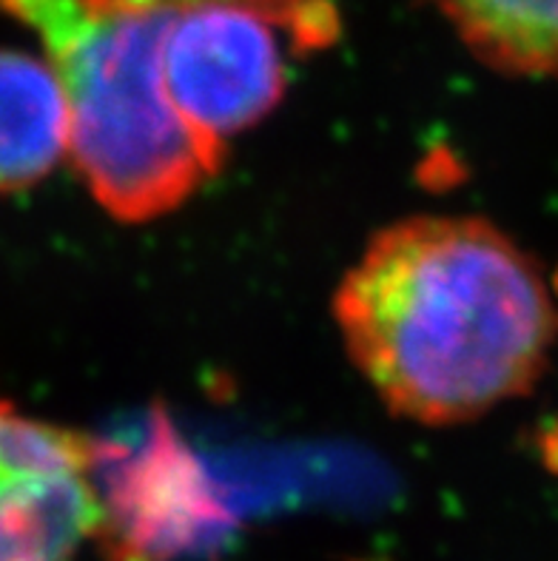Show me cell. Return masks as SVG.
<instances>
[{
  "instance_id": "5",
  "label": "cell",
  "mask_w": 558,
  "mask_h": 561,
  "mask_svg": "<svg viewBox=\"0 0 558 561\" xmlns=\"http://www.w3.org/2000/svg\"><path fill=\"white\" fill-rule=\"evenodd\" d=\"M94 439L0 399V561H75L94 539Z\"/></svg>"
},
{
  "instance_id": "2",
  "label": "cell",
  "mask_w": 558,
  "mask_h": 561,
  "mask_svg": "<svg viewBox=\"0 0 558 561\" xmlns=\"http://www.w3.org/2000/svg\"><path fill=\"white\" fill-rule=\"evenodd\" d=\"M32 28L69 103L71 160L94 199L123 222L163 217L219 169L171 103L163 41L174 12H98L86 0H0Z\"/></svg>"
},
{
  "instance_id": "4",
  "label": "cell",
  "mask_w": 558,
  "mask_h": 561,
  "mask_svg": "<svg viewBox=\"0 0 558 561\" xmlns=\"http://www.w3.org/2000/svg\"><path fill=\"white\" fill-rule=\"evenodd\" d=\"M163 78L203 140H226L254 126L285 92L283 55L260 14L237 7L180 9L163 41Z\"/></svg>"
},
{
  "instance_id": "1",
  "label": "cell",
  "mask_w": 558,
  "mask_h": 561,
  "mask_svg": "<svg viewBox=\"0 0 558 561\" xmlns=\"http://www.w3.org/2000/svg\"><path fill=\"white\" fill-rule=\"evenodd\" d=\"M337 322L382 402L424 425L531 391L558 334L531 256L476 217L382 228L342 279Z\"/></svg>"
},
{
  "instance_id": "6",
  "label": "cell",
  "mask_w": 558,
  "mask_h": 561,
  "mask_svg": "<svg viewBox=\"0 0 558 561\" xmlns=\"http://www.w3.org/2000/svg\"><path fill=\"white\" fill-rule=\"evenodd\" d=\"M69 149V103L52 64L0 49V194L41 183Z\"/></svg>"
},
{
  "instance_id": "3",
  "label": "cell",
  "mask_w": 558,
  "mask_h": 561,
  "mask_svg": "<svg viewBox=\"0 0 558 561\" xmlns=\"http://www.w3.org/2000/svg\"><path fill=\"white\" fill-rule=\"evenodd\" d=\"M100 505L94 539L109 561H171L223 539L231 525L200 462L157 411L140 445L94 439Z\"/></svg>"
},
{
  "instance_id": "8",
  "label": "cell",
  "mask_w": 558,
  "mask_h": 561,
  "mask_svg": "<svg viewBox=\"0 0 558 561\" xmlns=\"http://www.w3.org/2000/svg\"><path fill=\"white\" fill-rule=\"evenodd\" d=\"M98 12H180L194 7H237L269 23L291 28L299 43H328L337 35V14L317 0H86Z\"/></svg>"
},
{
  "instance_id": "7",
  "label": "cell",
  "mask_w": 558,
  "mask_h": 561,
  "mask_svg": "<svg viewBox=\"0 0 558 561\" xmlns=\"http://www.w3.org/2000/svg\"><path fill=\"white\" fill-rule=\"evenodd\" d=\"M481 64L558 80V0H433Z\"/></svg>"
}]
</instances>
